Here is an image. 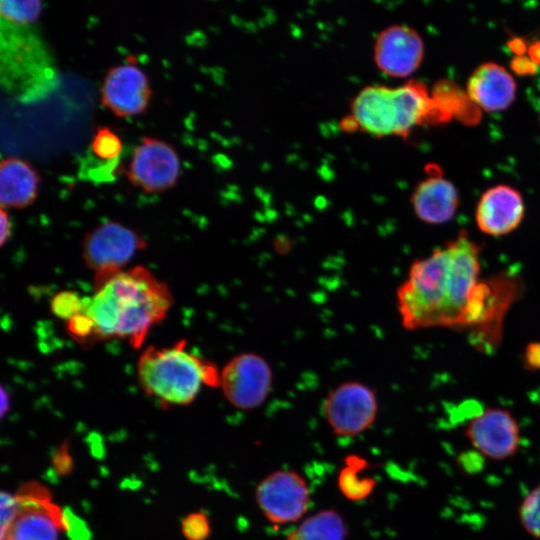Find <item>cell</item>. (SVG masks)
Returning <instances> with one entry per match:
<instances>
[{
    "instance_id": "obj_5",
    "label": "cell",
    "mask_w": 540,
    "mask_h": 540,
    "mask_svg": "<svg viewBox=\"0 0 540 540\" xmlns=\"http://www.w3.org/2000/svg\"><path fill=\"white\" fill-rule=\"evenodd\" d=\"M18 509L1 540H58L67 529L64 512L51 501L48 490L36 482L25 484L15 495Z\"/></svg>"
},
{
    "instance_id": "obj_13",
    "label": "cell",
    "mask_w": 540,
    "mask_h": 540,
    "mask_svg": "<svg viewBox=\"0 0 540 540\" xmlns=\"http://www.w3.org/2000/svg\"><path fill=\"white\" fill-rule=\"evenodd\" d=\"M151 95L147 75L132 63L109 68L100 88L101 104L118 117L142 114L149 106Z\"/></svg>"
},
{
    "instance_id": "obj_20",
    "label": "cell",
    "mask_w": 540,
    "mask_h": 540,
    "mask_svg": "<svg viewBox=\"0 0 540 540\" xmlns=\"http://www.w3.org/2000/svg\"><path fill=\"white\" fill-rule=\"evenodd\" d=\"M366 466L365 460L360 457L349 456L345 459V466L338 475V487L347 499L359 501L373 491L376 481L361 475Z\"/></svg>"
},
{
    "instance_id": "obj_28",
    "label": "cell",
    "mask_w": 540,
    "mask_h": 540,
    "mask_svg": "<svg viewBox=\"0 0 540 540\" xmlns=\"http://www.w3.org/2000/svg\"><path fill=\"white\" fill-rule=\"evenodd\" d=\"M539 121H540V112H539Z\"/></svg>"
},
{
    "instance_id": "obj_19",
    "label": "cell",
    "mask_w": 540,
    "mask_h": 540,
    "mask_svg": "<svg viewBox=\"0 0 540 540\" xmlns=\"http://www.w3.org/2000/svg\"><path fill=\"white\" fill-rule=\"evenodd\" d=\"M431 96L450 119L466 125L479 122L481 109L469 98L466 91L450 80L438 81L431 90Z\"/></svg>"
},
{
    "instance_id": "obj_1",
    "label": "cell",
    "mask_w": 540,
    "mask_h": 540,
    "mask_svg": "<svg viewBox=\"0 0 540 540\" xmlns=\"http://www.w3.org/2000/svg\"><path fill=\"white\" fill-rule=\"evenodd\" d=\"M481 247L462 229L424 258L415 259L396 291L402 327L465 330L471 344L484 341L503 313L500 280L482 279Z\"/></svg>"
},
{
    "instance_id": "obj_11",
    "label": "cell",
    "mask_w": 540,
    "mask_h": 540,
    "mask_svg": "<svg viewBox=\"0 0 540 540\" xmlns=\"http://www.w3.org/2000/svg\"><path fill=\"white\" fill-rule=\"evenodd\" d=\"M465 434L481 455L494 460L512 457L520 445L517 420L506 409L487 407L473 415Z\"/></svg>"
},
{
    "instance_id": "obj_9",
    "label": "cell",
    "mask_w": 540,
    "mask_h": 540,
    "mask_svg": "<svg viewBox=\"0 0 540 540\" xmlns=\"http://www.w3.org/2000/svg\"><path fill=\"white\" fill-rule=\"evenodd\" d=\"M255 500L270 523L286 525L303 518L310 505L311 493L298 472L280 469L267 474L257 484Z\"/></svg>"
},
{
    "instance_id": "obj_17",
    "label": "cell",
    "mask_w": 540,
    "mask_h": 540,
    "mask_svg": "<svg viewBox=\"0 0 540 540\" xmlns=\"http://www.w3.org/2000/svg\"><path fill=\"white\" fill-rule=\"evenodd\" d=\"M41 177L26 160L6 157L0 164V204L6 210L22 209L34 203Z\"/></svg>"
},
{
    "instance_id": "obj_8",
    "label": "cell",
    "mask_w": 540,
    "mask_h": 540,
    "mask_svg": "<svg viewBox=\"0 0 540 540\" xmlns=\"http://www.w3.org/2000/svg\"><path fill=\"white\" fill-rule=\"evenodd\" d=\"M273 385L268 361L254 352L233 356L220 370V385L225 399L235 408L252 410L261 406Z\"/></svg>"
},
{
    "instance_id": "obj_27",
    "label": "cell",
    "mask_w": 540,
    "mask_h": 540,
    "mask_svg": "<svg viewBox=\"0 0 540 540\" xmlns=\"http://www.w3.org/2000/svg\"><path fill=\"white\" fill-rule=\"evenodd\" d=\"M0 244L3 246L10 238L12 233V222L8 215V211L4 208L0 209Z\"/></svg>"
},
{
    "instance_id": "obj_10",
    "label": "cell",
    "mask_w": 540,
    "mask_h": 540,
    "mask_svg": "<svg viewBox=\"0 0 540 540\" xmlns=\"http://www.w3.org/2000/svg\"><path fill=\"white\" fill-rule=\"evenodd\" d=\"M180 171L176 150L161 139L145 136L135 147L126 174L133 186L160 193L176 185Z\"/></svg>"
},
{
    "instance_id": "obj_7",
    "label": "cell",
    "mask_w": 540,
    "mask_h": 540,
    "mask_svg": "<svg viewBox=\"0 0 540 540\" xmlns=\"http://www.w3.org/2000/svg\"><path fill=\"white\" fill-rule=\"evenodd\" d=\"M375 391L360 381H345L329 392L323 414L331 430L341 437H355L368 430L378 414Z\"/></svg>"
},
{
    "instance_id": "obj_22",
    "label": "cell",
    "mask_w": 540,
    "mask_h": 540,
    "mask_svg": "<svg viewBox=\"0 0 540 540\" xmlns=\"http://www.w3.org/2000/svg\"><path fill=\"white\" fill-rule=\"evenodd\" d=\"M123 149L120 137L109 127H98L93 134L91 150L102 160L113 161L118 159Z\"/></svg>"
},
{
    "instance_id": "obj_24",
    "label": "cell",
    "mask_w": 540,
    "mask_h": 540,
    "mask_svg": "<svg viewBox=\"0 0 540 540\" xmlns=\"http://www.w3.org/2000/svg\"><path fill=\"white\" fill-rule=\"evenodd\" d=\"M83 307V298L71 291H62L51 302L52 312L66 322L79 314Z\"/></svg>"
},
{
    "instance_id": "obj_18",
    "label": "cell",
    "mask_w": 540,
    "mask_h": 540,
    "mask_svg": "<svg viewBox=\"0 0 540 540\" xmlns=\"http://www.w3.org/2000/svg\"><path fill=\"white\" fill-rule=\"evenodd\" d=\"M348 529L343 516L334 509H322L304 518L285 540H346Z\"/></svg>"
},
{
    "instance_id": "obj_23",
    "label": "cell",
    "mask_w": 540,
    "mask_h": 540,
    "mask_svg": "<svg viewBox=\"0 0 540 540\" xmlns=\"http://www.w3.org/2000/svg\"><path fill=\"white\" fill-rule=\"evenodd\" d=\"M519 519L528 534L540 539V485L534 487L523 499Z\"/></svg>"
},
{
    "instance_id": "obj_4",
    "label": "cell",
    "mask_w": 540,
    "mask_h": 540,
    "mask_svg": "<svg viewBox=\"0 0 540 540\" xmlns=\"http://www.w3.org/2000/svg\"><path fill=\"white\" fill-rule=\"evenodd\" d=\"M182 339L168 347H147L139 356L137 379L146 394L166 405L192 403L203 386L219 387L217 366L188 350Z\"/></svg>"
},
{
    "instance_id": "obj_2",
    "label": "cell",
    "mask_w": 540,
    "mask_h": 540,
    "mask_svg": "<svg viewBox=\"0 0 540 540\" xmlns=\"http://www.w3.org/2000/svg\"><path fill=\"white\" fill-rule=\"evenodd\" d=\"M174 303L168 285L143 266L94 277V293L67 321L71 337L87 344L124 339L138 349Z\"/></svg>"
},
{
    "instance_id": "obj_15",
    "label": "cell",
    "mask_w": 540,
    "mask_h": 540,
    "mask_svg": "<svg viewBox=\"0 0 540 540\" xmlns=\"http://www.w3.org/2000/svg\"><path fill=\"white\" fill-rule=\"evenodd\" d=\"M421 180L412 192L410 203L416 217L430 225L450 222L459 207V192L455 185L435 169Z\"/></svg>"
},
{
    "instance_id": "obj_12",
    "label": "cell",
    "mask_w": 540,
    "mask_h": 540,
    "mask_svg": "<svg viewBox=\"0 0 540 540\" xmlns=\"http://www.w3.org/2000/svg\"><path fill=\"white\" fill-rule=\"evenodd\" d=\"M373 58L382 73L394 78L409 77L423 61V39L410 26L390 25L378 33Z\"/></svg>"
},
{
    "instance_id": "obj_25",
    "label": "cell",
    "mask_w": 540,
    "mask_h": 540,
    "mask_svg": "<svg viewBox=\"0 0 540 540\" xmlns=\"http://www.w3.org/2000/svg\"><path fill=\"white\" fill-rule=\"evenodd\" d=\"M181 530L187 540H206L211 533L208 515L202 511L188 514L182 520Z\"/></svg>"
},
{
    "instance_id": "obj_6",
    "label": "cell",
    "mask_w": 540,
    "mask_h": 540,
    "mask_svg": "<svg viewBox=\"0 0 540 540\" xmlns=\"http://www.w3.org/2000/svg\"><path fill=\"white\" fill-rule=\"evenodd\" d=\"M146 246V240L134 229L120 222L106 221L85 234L81 254L94 277H100L124 270Z\"/></svg>"
},
{
    "instance_id": "obj_14",
    "label": "cell",
    "mask_w": 540,
    "mask_h": 540,
    "mask_svg": "<svg viewBox=\"0 0 540 540\" xmlns=\"http://www.w3.org/2000/svg\"><path fill=\"white\" fill-rule=\"evenodd\" d=\"M524 215L522 194L510 185L499 184L488 188L479 198L475 221L482 233L498 237L517 229Z\"/></svg>"
},
{
    "instance_id": "obj_26",
    "label": "cell",
    "mask_w": 540,
    "mask_h": 540,
    "mask_svg": "<svg viewBox=\"0 0 540 540\" xmlns=\"http://www.w3.org/2000/svg\"><path fill=\"white\" fill-rule=\"evenodd\" d=\"M523 364L529 370L540 369V343H529L523 353Z\"/></svg>"
},
{
    "instance_id": "obj_16",
    "label": "cell",
    "mask_w": 540,
    "mask_h": 540,
    "mask_svg": "<svg viewBox=\"0 0 540 540\" xmlns=\"http://www.w3.org/2000/svg\"><path fill=\"white\" fill-rule=\"evenodd\" d=\"M516 82L511 73L495 62H485L470 74L466 92L483 111L489 113L506 110L516 98Z\"/></svg>"
},
{
    "instance_id": "obj_3",
    "label": "cell",
    "mask_w": 540,
    "mask_h": 540,
    "mask_svg": "<svg viewBox=\"0 0 540 540\" xmlns=\"http://www.w3.org/2000/svg\"><path fill=\"white\" fill-rule=\"evenodd\" d=\"M442 123L446 121L426 85L409 80L396 87L373 84L361 89L341 128L375 137H406L416 126Z\"/></svg>"
},
{
    "instance_id": "obj_21",
    "label": "cell",
    "mask_w": 540,
    "mask_h": 540,
    "mask_svg": "<svg viewBox=\"0 0 540 540\" xmlns=\"http://www.w3.org/2000/svg\"><path fill=\"white\" fill-rule=\"evenodd\" d=\"M42 12V2L37 0L0 2L2 23L12 27L24 28L35 23Z\"/></svg>"
}]
</instances>
